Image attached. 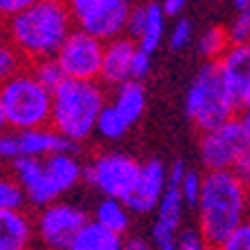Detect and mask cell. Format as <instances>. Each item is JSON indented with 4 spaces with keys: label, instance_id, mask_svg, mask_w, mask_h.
Segmentation results:
<instances>
[{
    "label": "cell",
    "instance_id": "22",
    "mask_svg": "<svg viewBox=\"0 0 250 250\" xmlns=\"http://www.w3.org/2000/svg\"><path fill=\"white\" fill-rule=\"evenodd\" d=\"M228 47H230V41H228V34H226V27H210L201 36V41H199V52L208 61H217Z\"/></svg>",
    "mask_w": 250,
    "mask_h": 250
},
{
    "label": "cell",
    "instance_id": "5",
    "mask_svg": "<svg viewBox=\"0 0 250 250\" xmlns=\"http://www.w3.org/2000/svg\"><path fill=\"white\" fill-rule=\"evenodd\" d=\"M0 103L9 130H31L49 125L52 92L38 83L29 67L18 69L0 85Z\"/></svg>",
    "mask_w": 250,
    "mask_h": 250
},
{
    "label": "cell",
    "instance_id": "14",
    "mask_svg": "<svg viewBox=\"0 0 250 250\" xmlns=\"http://www.w3.org/2000/svg\"><path fill=\"white\" fill-rule=\"evenodd\" d=\"M167 174V166L159 159H150V161L141 163V172L136 179L132 192L125 199L127 210L134 214H147L156 208V203L161 199L163 190H166V179Z\"/></svg>",
    "mask_w": 250,
    "mask_h": 250
},
{
    "label": "cell",
    "instance_id": "1",
    "mask_svg": "<svg viewBox=\"0 0 250 250\" xmlns=\"http://www.w3.org/2000/svg\"><path fill=\"white\" fill-rule=\"evenodd\" d=\"M74 22L65 0H36L27 9L7 18V41L18 49L25 62L52 58Z\"/></svg>",
    "mask_w": 250,
    "mask_h": 250
},
{
    "label": "cell",
    "instance_id": "7",
    "mask_svg": "<svg viewBox=\"0 0 250 250\" xmlns=\"http://www.w3.org/2000/svg\"><path fill=\"white\" fill-rule=\"evenodd\" d=\"M246 152H250L248 112H237L221 125L206 130L199 141V156L208 170H232Z\"/></svg>",
    "mask_w": 250,
    "mask_h": 250
},
{
    "label": "cell",
    "instance_id": "31",
    "mask_svg": "<svg viewBox=\"0 0 250 250\" xmlns=\"http://www.w3.org/2000/svg\"><path fill=\"white\" fill-rule=\"evenodd\" d=\"M190 41H192V22L188 21V18H181V21L174 22V27H172L170 31V49H174V52H179V49H186L188 45H190Z\"/></svg>",
    "mask_w": 250,
    "mask_h": 250
},
{
    "label": "cell",
    "instance_id": "9",
    "mask_svg": "<svg viewBox=\"0 0 250 250\" xmlns=\"http://www.w3.org/2000/svg\"><path fill=\"white\" fill-rule=\"evenodd\" d=\"M147 105L146 87L141 81H123L116 85V96L112 103H103L96 119V130L103 139L116 141L127 134L132 125L143 116Z\"/></svg>",
    "mask_w": 250,
    "mask_h": 250
},
{
    "label": "cell",
    "instance_id": "35",
    "mask_svg": "<svg viewBox=\"0 0 250 250\" xmlns=\"http://www.w3.org/2000/svg\"><path fill=\"white\" fill-rule=\"evenodd\" d=\"M186 170H188L186 163H183L181 159H177L172 166H167V174H166L167 183H170V186H179L181 179H183V174H186Z\"/></svg>",
    "mask_w": 250,
    "mask_h": 250
},
{
    "label": "cell",
    "instance_id": "16",
    "mask_svg": "<svg viewBox=\"0 0 250 250\" xmlns=\"http://www.w3.org/2000/svg\"><path fill=\"white\" fill-rule=\"evenodd\" d=\"M16 132V143H18V156H45L54 154V152H65L72 150L74 143L67 139H62L56 130H52L49 125L45 127H31V130H14Z\"/></svg>",
    "mask_w": 250,
    "mask_h": 250
},
{
    "label": "cell",
    "instance_id": "20",
    "mask_svg": "<svg viewBox=\"0 0 250 250\" xmlns=\"http://www.w3.org/2000/svg\"><path fill=\"white\" fill-rule=\"evenodd\" d=\"M130 210H127V206H125L121 199H114V197H103L99 203H96V208H94V214L92 219L96 221V224L105 226V228L114 230V232L119 234H125L127 230H130Z\"/></svg>",
    "mask_w": 250,
    "mask_h": 250
},
{
    "label": "cell",
    "instance_id": "36",
    "mask_svg": "<svg viewBox=\"0 0 250 250\" xmlns=\"http://www.w3.org/2000/svg\"><path fill=\"white\" fill-rule=\"evenodd\" d=\"M123 250H152L143 237H123Z\"/></svg>",
    "mask_w": 250,
    "mask_h": 250
},
{
    "label": "cell",
    "instance_id": "4",
    "mask_svg": "<svg viewBox=\"0 0 250 250\" xmlns=\"http://www.w3.org/2000/svg\"><path fill=\"white\" fill-rule=\"evenodd\" d=\"M105 103V89L99 81L62 78L52 89L49 127L69 143L85 141L96 130V119Z\"/></svg>",
    "mask_w": 250,
    "mask_h": 250
},
{
    "label": "cell",
    "instance_id": "33",
    "mask_svg": "<svg viewBox=\"0 0 250 250\" xmlns=\"http://www.w3.org/2000/svg\"><path fill=\"white\" fill-rule=\"evenodd\" d=\"M18 156V143H16V132H7V127L0 132V161H14Z\"/></svg>",
    "mask_w": 250,
    "mask_h": 250
},
{
    "label": "cell",
    "instance_id": "32",
    "mask_svg": "<svg viewBox=\"0 0 250 250\" xmlns=\"http://www.w3.org/2000/svg\"><path fill=\"white\" fill-rule=\"evenodd\" d=\"M177 250H210V246L206 244L199 230L183 228L181 232H177Z\"/></svg>",
    "mask_w": 250,
    "mask_h": 250
},
{
    "label": "cell",
    "instance_id": "27",
    "mask_svg": "<svg viewBox=\"0 0 250 250\" xmlns=\"http://www.w3.org/2000/svg\"><path fill=\"white\" fill-rule=\"evenodd\" d=\"M230 45H248L250 38V11H237L230 25L226 27Z\"/></svg>",
    "mask_w": 250,
    "mask_h": 250
},
{
    "label": "cell",
    "instance_id": "19",
    "mask_svg": "<svg viewBox=\"0 0 250 250\" xmlns=\"http://www.w3.org/2000/svg\"><path fill=\"white\" fill-rule=\"evenodd\" d=\"M143 7H146V21H143V29L136 38V47L146 49L147 54H154L161 47L167 16L163 11L161 2H146Z\"/></svg>",
    "mask_w": 250,
    "mask_h": 250
},
{
    "label": "cell",
    "instance_id": "18",
    "mask_svg": "<svg viewBox=\"0 0 250 250\" xmlns=\"http://www.w3.org/2000/svg\"><path fill=\"white\" fill-rule=\"evenodd\" d=\"M123 237L114 230L87 219L65 250H123Z\"/></svg>",
    "mask_w": 250,
    "mask_h": 250
},
{
    "label": "cell",
    "instance_id": "39",
    "mask_svg": "<svg viewBox=\"0 0 250 250\" xmlns=\"http://www.w3.org/2000/svg\"><path fill=\"white\" fill-rule=\"evenodd\" d=\"M7 127V121H5V109H2V103H0V132Z\"/></svg>",
    "mask_w": 250,
    "mask_h": 250
},
{
    "label": "cell",
    "instance_id": "24",
    "mask_svg": "<svg viewBox=\"0 0 250 250\" xmlns=\"http://www.w3.org/2000/svg\"><path fill=\"white\" fill-rule=\"evenodd\" d=\"M31 65V74L38 78V83H42L49 92H52L54 87H56L58 83H61L62 78V72H61V67H58V62L54 61V56L52 58H41V61H34V62H29Z\"/></svg>",
    "mask_w": 250,
    "mask_h": 250
},
{
    "label": "cell",
    "instance_id": "13",
    "mask_svg": "<svg viewBox=\"0 0 250 250\" xmlns=\"http://www.w3.org/2000/svg\"><path fill=\"white\" fill-rule=\"evenodd\" d=\"M217 69L224 89L232 101L234 112H248L250 105V47L230 45L217 58Z\"/></svg>",
    "mask_w": 250,
    "mask_h": 250
},
{
    "label": "cell",
    "instance_id": "40",
    "mask_svg": "<svg viewBox=\"0 0 250 250\" xmlns=\"http://www.w3.org/2000/svg\"><path fill=\"white\" fill-rule=\"evenodd\" d=\"M2 34H5V18H0V38H2Z\"/></svg>",
    "mask_w": 250,
    "mask_h": 250
},
{
    "label": "cell",
    "instance_id": "38",
    "mask_svg": "<svg viewBox=\"0 0 250 250\" xmlns=\"http://www.w3.org/2000/svg\"><path fill=\"white\" fill-rule=\"evenodd\" d=\"M234 11H250V0H232Z\"/></svg>",
    "mask_w": 250,
    "mask_h": 250
},
{
    "label": "cell",
    "instance_id": "11",
    "mask_svg": "<svg viewBox=\"0 0 250 250\" xmlns=\"http://www.w3.org/2000/svg\"><path fill=\"white\" fill-rule=\"evenodd\" d=\"M101 58H103V41L87 31L72 27L65 41L54 54L65 78H78V81H99Z\"/></svg>",
    "mask_w": 250,
    "mask_h": 250
},
{
    "label": "cell",
    "instance_id": "29",
    "mask_svg": "<svg viewBox=\"0 0 250 250\" xmlns=\"http://www.w3.org/2000/svg\"><path fill=\"white\" fill-rule=\"evenodd\" d=\"M179 192L188 208H194L199 201V192H201V174L194 170H186L181 183H179Z\"/></svg>",
    "mask_w": 250,
    "mask_h": 250
},
{
    "label": "cell",
    "instance_id": "12",
    "mask_svg": "<svg viewBox=\"0 0 250 250\" xmlns=\"http://www.w3.org/2000/svg\"><path fill=\"white\" fill-rule=\"evenodd\" d=\"M87 219V212L74 203L52 201L38 208L36 221H34V234L41 239L45 248L65 250Z\"/></svg>",
    "mask_w": 250,
    "mask_h": 250
},
{
    "label": "cell",
    "instance_id": "37",
    "mask_svg": "<svg viewBox=\"0 0 250 250\" xmlns=\"http://www.w3.org/2000/svg\"><path fill=\"white\" fill-rule=\"evenodd\" d=\"M186 5H188V0H163L161 7L166 11V16H179Z\"/></svg>",
    "mask_w": 250,
    "mask_h": 250
},
{
    "label": "cell",
    "instance_id": "2",
    "mask_svg": "<svg viewBox=\"0 0 250 250\" xmlns=\"http://www.w3.org/2000/svg\"><path fill=\"white\" fill-rule=\"evenodd\" d=\"M199 232L212 248L246 221L248 183L232 170H208L201 177V192L197 201Z\"/></svg>",
    "mask_w": 250,
    "mask_h": 250
},
{
    "label": "cell",
    "instance_id": "10",
    "mask_svg": "<svg viewBox=\"0 0 250 250\" xmlns=\"http://www.w3.org/2000/svg\"><path fill=\"white\" fill-rule=\"evenodd\" d=\"M141 172V163L130 154L107 152L96 156L89 166H83V181L96 188L103 197L125 201L132 192Z\"/></svg>",
    "mask_w": 250,
    "mask_h": 250
},
{
    "label": "cell",
    "instance_id": "17",
    "mask_svg": "<svg viewBox=\"0 0 250 250\" xmlns=\"http://www.w3.org/2000/svg\"><path fill=\"white\" fill-rule=\"evenodd\" d=\"M34 221L25 210H0V250H31Z\"/></svg>",
    "mask_w": 250,
    "mask_h": 250
},
{
    "label": "cell",
    "instance_id": "30",
    "mask_svg": "<svg viewBox=\"0 0 250 250\" xmlns=\"http://www.w3.org/2000/svg\"><path fill=\"white\" fill-rule=\"evenodd\" d=\"M152 72V54H147L146 49L136 47L134 54L130 58V78L132 81H146Z\"/></svg>",
    "mask_w": 250,
    "mask_h": 250
},
{
    "label": "cell",
    "instance_id": "41",
    "mask_svg": "<svg viewBox=\"0 0 250 250\" xmlns=\"http://www.w3.org/2000/svg\"><path fill=\"white\" fill-rule=\"evenodd\" d=\"M42 250H52V248H42Z\"/></svg>",
    "mask_w": 250,
    "mask_h": 250
},
{
    "label": "cell",
    "instance_id": "34",
    "mask_svg": "<svg viewBox=\"0 0 250 250\" xmlns=\"http://www.w3.org/2000/svg\"><path fill=\"white\" fill-rule=\"evenodd\" d=\"M36 0H0V18H11V16L27 9Z\"/></svg>",
    "mask_w": 250,
    "mask_h": 250
},
{
    "label": "cell",
    "instance_id": "21",
    "mask_svg": "<svg viewBox=\"0 0 250 250\" xmlns=\"http://www.w3.org/2000/svg\"><path fill=\"white\" fill-rule=\"evenodd\" d=\"M183 208L186 203L181 199V192H179V186H170L166 183V190H163L161 199L156 203V221L170 226V228H181L183 224Z\"/></svg>",
    "mask_w": 250,
    "mask_h": 250
},
{
    "label": "cell",
    "instance_id": "23",
    "mask_svg": "<svg viewBox=\"0 0 250 250\" xmlns=\"http://www.w3.org/2000/svg\"><path fill=\"white\" fill-rule=\"evenodd\" d=\"M25 190L16 179L0 177V210H25Z\"/></svg>",
    "mask_w": 250,
    "mask_h": 250
},
{
    "label": "cell",
    "instance_id": "28",
    "mask_svg": "<svg viewBox=\"0 0 250 250\" xmlns=\"http://www.w3.org/2000/svg\"><path fill=\"white\" fill-rule=\"evenodd\" d=\"M210 250H250V228H248V224L244 221L241 226H237L232 232H228L224 239L219 241L217 246H212Z\"/></svg>",
    "mask_w": 250,
    "mask_h": 250
},
{
    "label": "cell",
    "instance_id": "26",
    "mask_svg": "<svg viewBox=\"0 0 250 250\" xmlns=\"http://www.w3.org/2000/svg\"><path fill=\"white\" fill-rule=\"evenodd\" d=\"M177 228H170L161 221H154V226L150 230L152 250H177Z\"/></svg>",
    "mask_w": 250,
    "mask_h": 250
},
{
    "label": "cell",
    "instance_id": "3",
    "mask_svg": "<svg viewBox=\"0 0 250 250\" xmlns=\"http://www.w3.org/2000/svg\"><path fill=\"white\" fill-rule=\"evenodd\" d=\"M14 179L25 190L27 206L42 208L58 201L65 192L74 190L83 181V163L69 150L38 159V156H16L11 161Z\"/></svg>",
    "mask_w": 250,
    "mask_h": 250
},
{
    "label": "cell",
    "instance_id": "25",
    "mask_svg": "<svg viewBox=\"0 0 250 250\" xmlns=\"http://www.w3.org/2000/svg\"><path fill=\"white\" fill-rule=\"evenodd\" d=\"M22 67H25V58L18 54V49L9 41L0 38V85Z\"/></svg>",
    "mask_w": 250,
    "mask_h": 250
},
{
    "label": "cell",
    "instance_id": "8",
    "mask_svg": "<svg viewBox=\"0 0 250 250\" xmlns=\"http://www.w3.org/2000/svg\"><path fill=\"white\" fill-rule=\"evenodd\" d=\"M72 22L99 41H112L125 31L132 0H65Z\"/></svg>",
    "mask_w": 250,
    "mask_h": 250
},
{
    "label": "cell",
    "instance_id": "6",
    "mask_svg": "<svg viewBox=\"0 0 250 250\" xmlns=\"http://www.w3.org/2000/svg\"><path fill=\"white\" fill-rule=\"evenodd\" d=\"M186 112L201 132L212 130L237 114L232 107V101L228 99V94L224 89L214 61H208L197 72L186 96Z\"/></svg>",
    "mask_w": 250,
    "mask_h": 250
},
{
    "label": "cell",
    "instance_id": "15",
    "mask_svg": "<svg viewBox=\"0 0 250 250\" xmlns=\"http://www.w3.org/2000/svg\"><path fill=\"white\" fill-rule=\"evenodd\" d=\"M136 49V42L125 34L103 42V58H101L99 78L105 85H119L130 78V58Z\"/></svg>",
    "mask_w": 250,
    "mask_h": 250
}]
</instances>
